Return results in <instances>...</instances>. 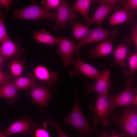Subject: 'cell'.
Segmentation results:
<instances>
[{
	"mask_svg": "<svg viewBox=\"0 0 137 137\" xmlns=\"http://www.w3.org/2000/svg\"><path fill=\"white\" fill-rule=\"evenodd\" d=\"M112 38L104 41L98 44L95 48L91 49L89 54L92 58L98 57L105 58L113 51Z\"/></svg>",
	"mask_w": 137,
	"mask_h": 137,
	"instance_id": "cell-18",
	"label": "cell"
},
{
	"mask_svg": "<svg viewBox=\"0 0 137 137\" xmlns=\"http://www.w3.org/2000/svg\"><path fill=\"white\" fill-rule=\"evenodd\" d=\"M5 15L2 7L0 6V42L2 43L9 38L4 25V20Z\"/></svg>",
	"mask_w": 137,
	"mask_h": 137,
	"instance_id": "cell-28",
	"label": "cell"
},
{
	"mask_svg": "<svg viewBox=\"0 0 137 137\" xmlns=\"http://www.w3.org/2000/svg\"><path fill=\"white\" fill-rule=\"evenodd\" d=\"M133 14L124 4L123 8L116 11L110 17L109 24L111 26H114L125 22L131 23L133 19Z\"/></svg>",
	"mask_w": 137,
	"mask_h": 137,
	"instance_id": "cell-17",
	"label": "cell"
},
{
	"mask_svg": "<svg viewBox=\"0 0 137 137\" xmlns=\"http://www.w3.org/2000/svg\"><path fill=\"white\" fill-rule=\"evenodd\" d=\"M43 128L36 129L34 131V137H52L51 136L46 129L47 126L46 122H44L43 123Z\"/></svg>",
	"mask_w": 137,
	"mask_h": 137,
	"instance_id": "cell-30",
	"label": "cell"
},
{
	"mask_svg": "<svg viewBox=\"0 0 137 137\" xmlns=\"http://www.w3.org/2000/svg\"><path fill=\"white\" fill-rule=\"evenodd\" d=\"M135 28L137 31V25H135Z\"/></svg>",
	"mask_w": 137,
	"mask_h": 137,
	"instance_id": "cell-38",
	"label": "cell"
},
{
	"mask_svg": "<svg viewBox=\"0 0 137 137\" xmlns=\"http://www.w3.org/2000/svg\"><path fill=\"white\" fill-rule=\"evenodd\" d=\"M33 36L35 40L39 44H46L50 46L57 44H58L62 38L60 36L56 37L53 36L44 29L39 31H35Z\"/></svg>",
	"mask_w": 137,
	"mask_h": 137,
	"instance_id": "cell-20",
	"label": "cell"
},
{
	"mask_svg": "<svg viewBox=\"0 0 137 137\" xmlns=\"http://www.w3.org/2000/svg\"><path fill=\"white\" fill-rule=\"evenodd\" d=\"M33 72L37 81L40 80L48 85H53L58 81V73L55 71H50L44 66L37 65L33 69Z\"/></svg>",
	"mask_w": 137,
	"mask_h": 137,
	"instance_id": "cell-14",
	"label": "cell"
},
{
	"mask_svg": "<svg viewBox=\"0 0 137 137\" xmlns=\"http://www.w3.org/2000/svg\"><path fill=\"white\" fill-rule=\"evenodd\" d=\"M62 0H42L40 1L42 8L46 11L51 12L52 9H54L56 11L60 6Z\"/></svg>",
	"mask_w": 137,
	"mask_h": 137,
	"instance_id": "cell-27",
	"label": "cell"
},
{
	"mask_svg": "<svg viewBox=\"0 0 137 137\" xmlns=\"http://www.w3.org/2000/svg\"><path fill=\"white\" fill-rule=\"evenodd\" d=\"M46 122L48 126H54L55 128L58 137H69L62 129L58 122L53 121L50 117L47 118L46 120Z\"/></svg>",
	"mask_w": 137,
	"mask_h": 137,
	"instance_id": "cell-29",
	"label": "cell"
},
{
	"mask_svg": "<svg viewBox=\"0 0 137 137\" xmlns=\"http://www.w3.org/2000/svg\"><path fill=\"white\" fill-rule=\"evenodd\" d=\"M112 117L120 127L122 137H137V128L131 124L121 114L118 116H113Z\"/></svg>",
	"mask_w": 137,
	"mask_h": 137,
	"instance_id": "cell-15",
	"label": "cell"
},
{
	"mask_svg": "<svg viewBox=\"0 0 137 137\" xmlns=\"http://www.w3.org/2000/svg\"><path fill=\"white\" fill-rule=\"evenodd\" d=\"M118 31L117 29L111 31L103 28L101 26L97 25L96 28L91 29L89 34L76 44V50L87 44L115 38Z\"/></svg>",
	"mask_w": 137,
	"mask_h": 137,
	"instance_id": "cell-5",
	"label": "cell"
},
{
	"mask_svg": "<svg viewBox=\"0 0 137 137\" xmlns=\"http://www.w3.org/2000/svg\"><path fill=\"white\" fill-rule=\"evenodd\" d=\"M131 23V33L130 38L134 41L137 49V31L135 28V25Z\"/></svg>",
	"mask_w": 137,
	"mask_h": 137,
	"instance_id": "cell-33",
	"label": "cell"
},
{
	"mask_svg": "<svg viewBox=\"0 0 137 137\" xmlns=\"http://www.w3.org/2000/svg\"><path fill=\"white\" fill-rule=\"evenodd\" d=\"M108 93L99 94L95 104L89 106L93 114L92 122L94 126L100 122L105 127L109 124V117L114 108L110 97H108Z\"/></svg>",
	"mask_w": 137,
	"mask_h": 137,
	"instance_id": "cell-2",
	"label": "cell"
},
{
	"mask_svg": "<svg viewBox=\"0 0 137 137\" xmlns=\"http://www.w3.org/2000/svg\"><path fill=\"white\" fill-rule=\"evenodd\" d=\"M57 11L55 24L53 27L56 31H58L60 28L64 29L67 23L72 22L76 19L75 11L69 5L68 1L62 0Z\"/></svg>",
	"mask_w": 137,
	"mask_h": 137,
	"instance_id": "cell-6",
	"label": "cell"
},
{
	"mask_svg": "<svg viewBox=\"0 0 137 137\" xmlns=\"http://www.w3.org/2000/svg\"><path fill=\"white\" fill-rule=\"evenodd\" d=\"M98 137H122L120 134H118L116 131H113L110 133L108 132H103L101 133Z\"/></svg>",
	"mask_w": 137,
	"mask_h": 137,
	"instance_id": "cell-35",
	"label": "cell"
},
{
	"mask_svg": "<svg viewBox=\"0 0 137 137\" xmlns=\"http://www.w3.org/2000/svg\"><path fill=\"white\" fill-rule=\"evenodd\" d=\"M9 59V67L11 74L14 79L21 76L26 60L21 57V56L13 57Z\"/></svg>",
	"mask_w": 137,
	"mask_h": 137,
	"instance_id": "cell-21",
	"label": "cell"
},
{
	"mask_svg": "<svg viewBox=\"0 0 137 137\" xmlns=\"http://www.w3.org/2000/svg\"><path fill=\"white\" fill-rule=\"evenodd\" d=\"M121 114L132 124L137 128V106L131 105L125 107Z\"/></svg>",
	"mask_w": 137,
	"mask_h": 137,
	"instance_id": "cell-26",
	"label": "cell"
},
{
	"mask_svg": "<svg viewBox=\"0 0 137 137\" xmlns=\"http://www.w3.org/2000/svg\"><path fill=\"white\" fill-rule=\"evenodd\" d=\"M124 4L133 14L137 13V0H127Z\"/></svg>",
	"mask_w": 137,
	"mask_h": 137,
	"instance_id": "cell-32",
	"label": "cell"
},
{
	"mask_svg": "<svg viewBox=\"0 0 137 137\" xmlns=\"http://www.w3.org/2000/svg\"><path fill=\"white\" fill-rule=\"evenodd\" d=\"M28 94L31 97L33 103L38 104L42 111L48 106L51 95L47 87L36 84L30 87Z\"/></svg>",
	"mask_w": 137,
	"mask_h": 137,
	"instance_id": "cell-11",
	"label": "cell"
},
{
	"mask_svg": "<svg viewBox=\"0 0 137 137\" xmlns=\"http://www.w3.org/2000/svg\"><path fill=\"white\" fill-rule=\"evenodd\" d=\"M116 0H98L99 5L94 15L91 18V24L94 23L101 26L103 20L112 10L116 9Z\"/></svg>",
	"mask_w": 137,
	"mask_h": 137,
	"instance_id": "cell-13",
	"label": "cell"
},
{
	"mask_svg": "<svg viewBox=\"0 0 137 137\" xmlns=\"http://www.w3.org/2000/svg\"><path fill=\"white\" fill-rule=\"evenodd\" d=\"M14 79L12 75L5 72L0 66V85L5 84Z\"/></svg>",
	"mask_w": 137,
	"mask_h": 137,
	"instance_id": "cell-31",
	"label": "cell"
},
{
	"mask_svg": "<svg viewBox=\"0 0 137 137\" xmlns=\"http://www.w3.org/2000/svg\"><path fill=\"white\" fill-rule=\"evenodd\" d=\"M132 82L127 79L124 89L117 94L110 97L114 108L118 106L125 107L133 105L135 88L132 87Z\"/></svg>",
	"mask_w": 137,
	"mask_h": 137,
	"instance_id": "cell-8",
	"label": "cell"
},
{
	"mask_svg": "<svg viewBox=\"0 0 137 137\" xmlns=\"http://www.w3.org/2000/svg\"><path fill=\"white\" fill-rule=\"evenodd\" d=\"M22 43L20 38H17L15 42L8 38L1 43L0 56L3 58L6 62L12 58L21 56L24 50L21 47Z\"/></svg>",
	"mask_w": 137,
	"mask_h": 137,
	"instance_id": "cell-9",
	"label": "cell"
},
{
	"mask_svg": "<svg viewBox=\"0 0 137 137\" xmlns=\"http://www.w3.org/2000/svg\"><path fill=\"white\" fill-rule=\"evenodd\" d=\"M98 2V0H77L73 5L72 7L83 16L85 24L89 25L91 24V18L89 16L90 6L92 4Z\"/></svg>",
	"mask_w": 137,
	"mask_h": 137,
	"instance_id": "cell-19",
	"label": "cell"
},
{
	"mask_svg": "<svg viewBox=\"0 0 137 137\" xmlns=\"http://www.w3.org/2000/svg\"><path fill=\"white\" fill-rule=\"evenodd\" d=\"M129 47L127 44L122 43L117 47L114 52L115 63L123 69H125L127 66L125 60Z\"/></svg>",
	"mask_w": 137,
	"mask_h": 137,
	"instance_id": "cell-22",
	"label": "cell"
},
{
	"mask_svg": "<svg viewBox=\"0 0 137 137\" xmlns=\"http://www.w3.org/2000/svg\"><path fill=\"white\" fill-rule=\"evenodd\" d=\"M18 89L14 84L13 80L0 85V96L5 99L9 105L13 104L18 98Z\"/></svg>",
	"mask_w": 137,
	"mask_h": 137,
	"instance_id": "cell-16",
	"label": "cell"
},
{
	"mask_svg": "<svg viewBox=\"0 0 137 137\" xmlns=\"http://www.w3.org/2000/svg\"><path fill=\"white\" fill-rule=\"evenodd\" d=\"M135 94L136 95L134 96L133 105L137 106V87L135 88Z\"/></svg>",
	"mask_w": 137,
	"mask_h": 137,
	"instance_id": "cell-36",
	"label": "cell"
},
{
	"mask_svg": "<svg viewBox=\"0 0 137 137\" xmlns=\"http://www.w3.org/2000/svg\"><path fill=\"white\" fill-rule=\"evenodd\" d=\"M75 53L76 58L74 66L71 71H68L70 76L74 73L80 74L82 73L89 78L97 80L101 76L104 70L100 71L83 61L81 58L79 49Z\"/></svg>",
	"mask_w": 137,
	"mask_h": 137,
	"instance_id": "cell-7",
	"label": "cell"
},
{
	"mask_svg": "<svg viewBox=\"0 0 137 137\" xmlns=\"http://www.w3.org/2000/svg\"><path fill=\"white\" fill-rule=\"evenodd\" d=\"M111 70H104L100 77L93 84H88L85 86L87 92L95 91L99 94L108 93L110 91L111 81L110 80Z\"/></svg>",
	"mask_w": 137,
	"mask_h": 137,
	"instance_id": "cell-12",
	"label": "cell"
},
{
	"mask_svg": "<svg viewBox=\"0 0 137 137\" xmlns=\"http://www.w3.org/2000/svg\"><path fill=\"white\" fill-rule=\"evenodd\" d=\"M56 16V13L46 11L34 0L26 8L14 10L12 17L22 19L36 20L46 19L55 21Z\"/></svg>",
	"mask_w": 137,
	"mask_h": 137,
	"instance_id": "cell-3",
	"label": "cell"
},
{
	"mask_svg": "<svg viewBox=\"0 0 137 137\" xmlns=\"http://www.w3.org/2000/svg\"><path fill=\"white\" fill-rule=\"evenodd\" d=\"M37 81L33 75L30 73L16 78L13 80L14 84L18 89H26L36 84Z\"/></svg>",
	"mask_w": 137,
	"mask_h": 137,
	"instance_id": "cell-23",
	"label": "cell"
},
{
	"mask_svg": "<svg viewBox=\"0 0 137 137\" xmlns=\"http://www.w3.org/2000/svg\"><path fill=\"white\" fill-rule=\"evenodd\" d=\"M72 28L73 36L76 39L84 38L89 34L91 30L87 26L78 22L73 24Z\"/></svg>",
	"mask_w": 137,
	"mask_h": 137,
	"instance_id": "cell-25",
	"label": "cell"
},
{
	"mask_svg": "<svg viewBox=\"0 0 137 137\" xmlns=\"http://www.w3.org/2000/svg\"><path fill=\"white\" fill-rule=\"evenodd\" d=\"M38 125V123L33 122L30 116L23 115L3 132L7 136L17 133L28 135L34 131Z\"/></svg>",
	"mask_w": 137,
	"mask_h": 137,
	"instance_id": "cell-4",
	"label": "cell"
},
{
	"mask_svg": "<svg viewBox=\"0 0 137 137\" xmlns=\"http://www.w3.org/2000/svg\"><path fill=\"white\" fill-rule=\"evenodd\" d=\"M75 101L73 108L68 115L61 122L77 130L81 137H84L98 129L96 127H92L88 123L80 106L77 91H75Z\"/></svg>",
	"mask_w": 137,
	"mask_h": 137,
	"instance_id": "cell-1",
	"label": "cell"
},
{
	"mask_svg": "<svg viewBox=\"0 0 137 137\" xmlns=\"http://www.w3.org/2000/svg\"><path fill=\"white\" fill-rule=\"evenodd\" d=\"M127 56V59L128 62L129 69L128 71H124L123 74L127 80L132 81L135 79L134 75L137 70V52Z\"/></svg>",
	"mask_w": 137,
	"mask_h": 137,
	"instance_id": "cell-24",
	"label": "cell"
},
{
	"mask_svg": "<svg viewBox=\"0 0 137 137\" xmlns=\"http://www.w3.org/2000/svg\"><path fill=\"white\" fill-rule=\"evenodd\" d=\"M0 137H7V136L5 135L2 132H0Z\"/></svg>",
	"mask_w": 137,
	"mask_h": 137,
	"instance_id": "cell-37",
	"label": "cell"
},
{
	"mask_svg": "<svg viewBox=\"0 0 137 137\" xmlns=\"http://www.w3.org/2000/svg\"><path fill=\"white\" fill-rule=\"evenodd\" d=\"M58 44L56 53L62 60L65 66H67L70 64H74L75 60L73 55L76 50L75 42L65 38H62Z\"/></svg>",
	"mask_w": 137,
	"mask_h": 137,
	"instance_id": "cell-10",
	"label": "cell"
},
{
	"mask_svg": "<svg viewBox=\"0 0 137 137\" xmlns=\"http://www.w3.org/2000/svg\"><path fill=\"white\" fill-rule=\"evenodd\" d=\"M14 1L13 0H0V5L5 8L7 14L11 4Z\"/></svg>",
	"mask_w": 137,
	"mask_h": 137,
	"instance_id": "cell-34",
	"label": "cell"
}]
</instances>
